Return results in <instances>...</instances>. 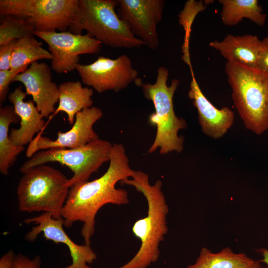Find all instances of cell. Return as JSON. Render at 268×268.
<instances>
[{
    "instance_id": "obj_3",
    "label": "cell",
    "mask_w": 268,
    "mask_h": 268,
    "mask_svg": "<svg viewBox=\"0 0 268 268\" xmlns=\"http://www.w3.org/2000/svg\"><path fill=\"white\" fill-rule=\"evenodd\" d=\"M168 69L161 66L157 70L156 79L153 84L143 83L139 78L134 82L142 88L145 98L151 101L154 107V112L148 118L149 124L156 128L154 140L148 149L149 153L158 148L160 154L173 151L180 153L184 148V137L178 133L180 130L186 129L187 124L183 118L176 115L173 104L179 80L173 79L168 85Z\"/></svg>"
},
{
    "instance_id": "obj_15",
    "label": "cell",
    "mask_w": 268,
    "mask_h": 268,
    "mask_svg": "<svg viewBox=\"0 0 268 268\" xmlns=\"http://www.w3.org/2000/svg\"><path fill=\"white\" fill-rule=\"evenodd\" d=\"M188 96L198 111L199 123L203 133L219 139L223 137L234 123V114L229 108H216L204 95L197 82L193 70Z\"/></svg>"
},
{
    "instance_id": "obj_23",
    "label": "cell",
    "mask_w": 268,
    "mask_h": 268,
    "mask_svg": "<svg viewBox=\"0 0 268 268\" xmlns=\"http://www.w3.org/2000/svg\"><path fill=\"white\" fill-rule=\"evenodd\" d=\"M2 16L0 24V45L12 40L34 35L36 29L26 18L12 15Z\"/></svg>"
},
{
    "instance_id": "obj_28",
    "label": "cell",
    "mask_w": 268,
    "mask_h": 268,
    "mask_svg": "<svg viewBox=\"0 0 268 268\" xmlns=\"http://www.w3.org/2000/svg\"><path fill=\"white\" fill-rule=\"evenodd\" d=\"M256 68L268 72V36L262 40V48Z\"/></svg>"
},
{
    "instance_id": "obj_27",
    "label": "cell",
    "mask_w": 268,
    "mask_h": 268,
    "mask_svg": "<svg viewBox=\"0 0 268 268\" xmlns=\"http://www.w3.org/2000/svg\"><path fill=\"white\" fill-rule=\"evenodd\" d=\"M41 259L39 256L30 259L21 254L15 256L13 268H42Z\"/></svg>"
},
{
    "instance_id": "obj_14",
    "label": "cell",
    "mask_w": 268,
    "mask_h": 268,
    "mask_svg": "<svg viewBox=\"0 0 268 268\" xmlns=\"http://www.w3.org/2000/svg\"><path fill=\"white\" fill-rule=\"evenodd\" d=\"M12 82H20L26 95H31L37 110L44 117H49L59 102V86L53 81L52 73L45 63L35 62L24 71L17 74Z\"/></svg>"
},
{
    "instance_id": "obj_11",
    "label": "cell",
    "mask_w": 268,
    "mask_h": 268,
    "mask_svg": "<svg viewBox=\"0 0 268 268\" xmlns=\"http://www.w3.org/2000/svg\"><path fill=\"white\" fill-rule=\"evenodd\" d=\"M119 17L132 33L152 50L159 45L157 32L162 18L163 0H118Z\"/></svg>"
},
{
    "instance_id": "obj_22",
    "label": "cell",
    "mask_w": 268,
    "mask_h": 268,
    "mask_svg": "<svg viewBox=\"0 0 268 268\" xmlns=\"http://www.w3.org/2000/svg\"><path fill=\"white\" fill-rule=\"evenodd\" d=\"M42 44L34 36L17 40L12 55L10 69L28 67V65L40 60H52L51 53L44 49Z\"/></svg>"
},
{
    "instance_id": "obj_19",
    "label": "cell",
    "mask_w": 268,
    "mask_h": 268,
    "mask_svg": "<svg viewBox=\"0 0 268 268\" xmlns=\"http://www.w3.org/2000/svg\"><path fill=\"white\" fill-rule=\"evenodd\" d=\"M219 2L222 5V22L225 25H235L243 18L260 26L265 24L267 15L257 0H219Z\"/></svg>"
},
{
    "instance_id": "obj_13",
    "label": "cell",
    "mask_w": 268,
    "mask_h": 268,
    "mask_svg": "<svg viewBox=\"0 0 268 268\" xmlns=\"http://www.w3.org/2000/svg\"><path fill=\"white\" fill-rule=\"evenodd\" d=\"M24 222L36 224L26 234L25 239L27 241H34L38 235L43 233L46 240L52 241L57 244L63 243L68 247L72 263L63 268H90L88 264L92 263L96 259V254L90 245H78L68 237L63 228V218L56 219L53 217L51 213L43 212L37 216L25 219Z\"/></svg>"
},
{
    "instance_id": "obj_29",
    "label": "cell",
    "mask_w": 268,
    "mask_h": 268,
    "mask_svg": "<svg viewBox=\"0 0 268 268\" xmlns=\"http://www.w3.org/2000/svg\"><path fill=\"white\" fill-rule=\"evenodd\" d=\"M15 256L12 250L4 254L0 260V268H13Z\"/></svg>"
},
{
    "instance_id": "obj_7",
    "label": "cell",
    "mask_w": 268,
    "mask_h": 268,
    "mask_svg": "<svg viewBox=\"0 0 268 268\" xmlns=\"http://www.w3.org/2000/svg\"><path fill=\"white\" fill-rule=\"evenodd\" d=\"M112 144L100 138L74 148H50L35 153L20 167L23 173L28 169L49 162H58L73 172L67 186L88 181L105 162L109 161Z\"/></svg>"
},
{
    "instance_id": "obj_9",
    "label": "cell",
    "mask_w": 268,
    "mask_h": 268,
    "mask_svg": "<svg viewBox=\"0 0 268 268\" xmlns=\"http://www.w3.org/2000/svg\"><path fill=\"white\" fill-rule=\"evenodd\" d=\"M76 70L82 82L99 93L119 92L138 78L137 70L126 54L115 59L100 56L90 64H78Z\"/></svg>"
},
{
    "instance_id": "obj_20",
    "label": "cell",
    "mask_w": 268,
    "mask_h": 268,
    "mask_svg": "<svg viewBox=\"0 0 268 268\" xmlns=\"http://www.w3.org/2000/svg\"><path fill=\"white\" fill-rule=\"evenodd\" d=\"M20 121L12 105H6L0 109V172L8 174L9 168L17 159V156L24 150V147L14 144L9 137V127L11 123Z\"/></svg>"
},
{
    "instance_id": "obj_4",
    "label": "cell",
    "mask_w": 268,
    "mask_h": 268,
    "mask_svg": "<svg viewBox=\"0 0 268 268\" xmlns=\"http://www.w3.org/2000/svg\"><path fill=\"white\" fill-rule=\"evenodd\" d=\"M232 98L246 128L257 135L268 130V72L227 61Z\"/></svg>"
},
{
    "instance_id": "obj_1",
    "label": "cell",
    "mask_w": 268,
    "mask_h": 268,
    "mask_svg": "<svg viewBox=\"0 0 268 268\" xmlns=\"http://www.w3.org/2000/svg\"><path fill=\"white\" fill-rule=\"evenodd\" d=\"M107 171L91 181L76 183L69 190L62 211L64 226L69 228L77 221L83 223L81 230L85 244L90 245L95 232V217L107 204H126L128 192L116 188V184L132 177L134 170L130 165L126 149L121 143H114Z\"/></svg>"
},
{
    "instance_id": "obj_24",
    "label": "cell",
    "mask_w": 268,
    "mask_h": 268,
    "mask_svg": "<svg viewBox=\"0 0 268 268\" xmlns=\"http://www.w3.org/2000/svg\"><path fill=\"white\" fill-rule=\"evenodd\" d=\"M205 8L206 6L202 1L189 0L186 2L183 9L178 15L179 24L183 26L185 32L184 42L182 47V58L189 67L192 66L189 53L191 26L196 15Z\"/></svg>"
},
{
    "instance_id": "obj_30",
    "label": "cell",
    "mask_w": 268,
    "mask_h": 268,
    "mask_svg": "<svg viewBox=\"0 0 268 268\" xmlns=\"http://www.w3.org/2000/svg\"><path fill=\"white\" fill-rule=\"evenodd\" d=\"M260 252L263 257L261 261L265 263L267 265V268H268V249H261Z\"/></svg>"
},
{
    "instance_id": "obj_21",
    "label": "cell",
    "mask_w": 268,
    "mask_h": 268,
    "mask_svg": "<svg viewBox=\"0 0 268 268\" xmlns=\"http://www.w3.org/2000/svg\"><path fill=\"white\" fill-rule=\"evenodd\" d=\"M255 261L245 253L233 252L230 247L218 253L203 247L196 262L186 268H250Z\"/></svg>"
},
{
    "instance_id": "obj_8",
    "label": "cell",
    "mask_w": 268,
    "mask_h": 268,
    "mask_svg": "<svg viewBox=\"0 0 268 268\" xmlns=\"http://www.w3.org/2000/svg\"><path fill=\"white\" fill-rule=\"evenodd\" d=\"M79 0H0L1 15L26 18L36 31H66L71 25Z\"/></svg>"
},
{
    "instance_id": "obj_12",
    "label": "cell",
    "mask_w": 268,
    "mask_h": 268,
    "mask_svg": "<svg viewBox=\"0 0 268 268\" xmlns=\"http://www.w3.org/2000/svg\"><path fill=\"white\" fill-rule=\"evenodd\" d=\"M103 115L102 110L95 106L82 110L76 114L71 128L66 132L59 131L55 140L38 134L29 143L26 156L30 158L40 150L76 148L98 139L93 126Z\"/></svg>"
},
{
    "instance_id": "obj_18",
    "label": "cell",
    "mask_w": 268,
    "mask_h": 268,
    "mask_svg": "<svg viewBox=\"0 0 268 268\" xmlns=\"http://www.w3.org/2000/svg\"><path fill=\"white\" fill-rule=\"evenodd\" d=\"M58 106L49 117V120L60 112L66 113L70 125H73L75 116L82 110L92 107L93 94L92 88L83 87L80 81H68L59 86Z\"/></svg>"
},
{
    "instance_id": "obj_31",
    "label": "cell",
    "mask_w": 268,
    "mask_h": 268,
    "mask_svg": "<svg viewBox=\"0 0 268 268\" xmlns=\"http://www.w3.org/2000/svg\"><path fill=\"white\" fill-rule=\"evenodd\" d=\"M250 268H264L261 266L260 263L258 261H255V263Z\"/></svg>"
},
{
    "instance_id": "obj_10",
    "label": "cell",
    "mask_w": 268,
    "mask_h": 268,
    "mask_svg": "<svg viewBox=\"0 0 268 268\" xmlns=\"http://www.w3.org/2000/svg\"><path fill=\"white\" fill-rule=\"evenodd\" d=\"M34 34L48 44L53 57L51 67L58 73L76 69L80 55L98 53L102 47L100 42L88 34H75L67 31H35Z\"/></svg>"
},
{
    "instance_id": "obj_26",
    "label": "cell",
    "mask_w": 268,
    "mask_h": 268,
    "mask_svg": "<svg viewBox=\"0 0 268 268\" xmlns=\"http://www.w3.org/2000/svg\"><path fill=\"white\" fill-rule=\"evenodd\" d=\"M17 40L0 45V70L10 69V63Z\"/></svg>"
},
{
    "instance_id": "obj_17",
    "label": "cell",
    "mask_w": 268,
    "mask_h": 268,
    "mask_svg": "<svg viewBox=\"0 0 268 268\" xmlns=\"http://www.w3.org/2000/svg\"><path fill=\"white\" fill-rule=\"evenodd\" d=\"M209 45L218 51L227 61L256 68L262 40L253 35L228 34L223 40L210 42Z\"/></svg>"
},
{
    "instance_id": "obj_6",
    "label": "cell",
    "mask_w": 268,
    "mask_h": 268,
    "mask_svg": "<svg viewBox=\"0 0 268 268\" xmlns=\"http://www.w3.org/2000/svg\"><path fill=\"white\" fill-rule=\"evenodd\" d=\"M68 179L59 170L46 164L32 167L23 173L17 187L18 207L21 212H50L62 218L68 196Z\"/></svg>"
},
{
    "instance_id": "obj_25",
    "label": "cell",
    "mask_w": 268,
    "mask_h": 268,
    "mask_svg": "<svg viewBox=\"0 0 268 268\" xmlns=\"http://www.w3.org/2000/svg\"><path fill=\"white\" fill-rule=\"evenodd\" d=\"M28 67L7 70H0V103L5 101L9 91V85L18 73L24 71Z\"/></svg>"
},
{
    "instance_id": "obj_16",
    "label": "cell",
    "mask_w": 268,
    "mask_h": 268,
    "mask_svg": "<svg viewBox=\"0 0 268 268\" xmlns=\"http://www.w3.org/2000/svg\"><path fill=\"white\" fill-rule=\"evenodd\" d=\"M26 95L19 86L9 93L7 97L20 119V127L12 128L9 134L11 141L17 146H24L30 143L34 139V134L45 128L43 117L33 101H24Z\"/></svg>"
},
{
    "instance_id": "obj_2",
    "label": "cell",
    "mask_w": 268,
    "mask_h": 268,
    "mask_svg": "<svg viewBox=\"0 0 268 268\" xmlns=\"http://www.w3.org/2000/svg\"><path fill=\"white\" fill-rule=\"evenodd\" d=\"M121 183L133 186L141 193L146 200L148 209L146 216L136 220L132 227L133 234L140 241L137 252L118 268H147L158 260L160 243L168 232L169 208L162 191V182L157 180L151 185L147 174L134 170L131 178Z\"/></svg>"
},
{
    "instance_id": "obj_5",
    "label": "cell",
    "mask_w": 268,
    "mask_h": 268,
    "mask_svg": "<svg viewBox=\"0 0 268 268\" xmlns=\"http://www.w3.org/2000/svg\"><path fill=\"white\" fill-rule=\"evenodd\" d=\"M118 0H79L74 20L68 31L91 37L112 48L131 49L144 45L131 31L115 11Z\"/></svg>"
}]
</instances>
